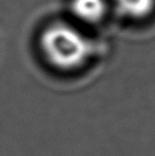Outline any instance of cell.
Segmentation results:
<instances>
[{
    "instance_id": "1",
    "label": "cell",
    "mask_w": 155,
    "mask_h": 156,
    "mask_svg": "<svg viewBox=\"0 0 155 156\" xmlns=\"http://www.w3.org/2000/svg\"><path fill=\"white\" fill-rule=\"evenodd\" d=\"M40 49L46 61L60 71L80 69L91 56V42L79 30L65 23H54L40 35Z\"/></svg>"
},
{
    "instance_id": "2",
    "label": "cell",
    "mask_w": 155,
    "mask_h": 156,
    "mask_svg": "<svg viewBox=\"0 0 155 156\" xmlns=\"http://www.w3.org/2000/svg\"><path fill=\"white\" fill-rule=\"evenodd\" d=\"M107 10L106 0H72L71 12L75 18L87 24H96L104 18Z\"/></svg>"
},
{
    "instance_id": "3",
    "label": "cell",
    "mask_w": 155,
    "mask_h": 156,
    "mask_svg": "<svg viewBox=\"0 0 155 156\" xmlns=\"http://www.w3.org/2000/svg\"><path fill=\"white\" fill-rule=\"evenodd\" d=\"M120 15L130 20H140L153 12L155 0H114Z\"/></svg>"
}]
</instances>
